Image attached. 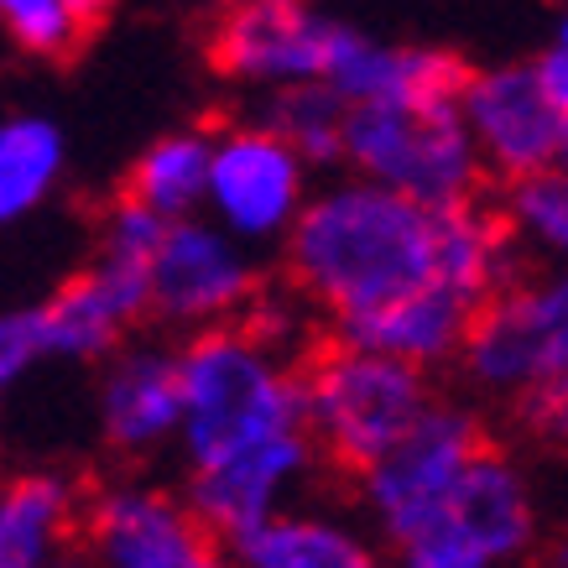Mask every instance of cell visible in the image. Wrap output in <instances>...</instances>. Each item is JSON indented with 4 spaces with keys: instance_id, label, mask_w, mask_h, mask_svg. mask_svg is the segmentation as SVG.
I'll return each mask as SVG.
<instances>
[{
    "instance_id": "cell-1",
    "label": "cell",
    "mask_w": 568,
    "mask_h": 568,
    "mask_svg": "<svg viewBox=\"0 0 568 568\" xmlns=\"http://www.w3.org/2000/svg\"><path fill=\"white\" fill-rule=\"evenodd\" d=\"M282 245L293 287L334 328L361 324L433 287L480 308L521 276L517 241L490 209L475 199L428 209L371 178H345L308 193Z\"/></svg>"
},
{
    "instance_id": "cell-2",
    "label": "cell",
    "mask_w": 568,
    "mask_h": 568,
    "mask_svg": "<svg viewBox=\"0 0 568 568\" xmlns=\"http://www.w3.org/2000/svg\"><path fill=\"white\" fill-rule=\"evenodd\" d=\"M297 428L308 423L293 349L235 318L193 328V339L178 349V448L189 469Z\"/></svg>"
},
{
    "instance_id": "cell-3",
    "label": "cell",
    "mask_w": 568,
    "mask_h": 568,
    "mask_svg": "<svg viewBox=\"0 0 568 568\" xmlns=\"http://www.w3.org/2000/svg\"><path fill=\"white\" fill-rule=\"evenodd\" d=\"M297 376H303V423L313 448L349 475L371 465L381 448H392L433 407V381L423 365L349 339L318 349L308 365H297Z\"/></svg>"
},
{
    "instance_id": "cell-4",
    "label": "cell",
    "mask_w": 568,
    "mask_h": 568,
    "mask_svg": "<svg viewBox=\"0 0 568 568\" xmlns=\"http://www.w3.org/2000/svg\"><path fill=\"white\" fill-rule=\"evenodd\" d=\"M355 178H371L381 189L407 193L428 209L465 204L480 189V156L459 121V100L444 104H349L345 146Z\"/></svg>"
},
{
    "instance_id": "cell-5",
    "label": "cell",
    "mask_w": 568,
    "mask_h": 568,
    "mask_svg": "<svg viewBox=\"0 0 568 568\" xmlns=\"http://www.w3.org/2000/svg\"><path fill=\"white\" fill-rule=\"evenodd\" d=\"M465 381L500 402H532L568 371V272H542L485 297L454 355Z\"/></svg>"
},
{
    "instance_id": "cell-6",
    "label": "cell",
    "mask_w": 568,
    "mask_h": 568,
    "mask_svg": "<svg viewBox=\"0 0 568 568\" xmlns=\"http://www.w3.org/2000/svg\"><path fill=\"white\" fill-rule=\"evenodd\" d=\"M480 448L485 428L475 423V413L433 396V407L392 448H381L371 465L355 469V490H361V506L381 542L396 548L423 532L444 511V500L454 496L465 465Z\"/></svg>"
},
{
    "instance_id": "cell-7",
    "label": "cell",
    "mask_w": 568,
    "mask_h": 568,
    "mask_svg": "<svg viewBox=\"0 0 568 568\" xmlns=\"http://www.w3.org/2000/svg\"><path fill=\"white\" fill-rule=\"evenodd\" d=\"M256 293L261 276L245 241L199 214H178L162 224L146 256V313L193 334V328L241 318Z\"/></svg>"
},
{
    "instance_id": "cell-8",
    "label": "cell",
    "mask_w": 568,
    "mask_h": 568,
    "mask_svg": "<svg viewBox=\"0 0 568 568\" xmlns=\"http://www.w3.org/2000/svg\"><path fill=\"white\" fill-rule=\"evenodd\" d=\"M308 193V162L272 125H230L209 141V220L230 230L235 241H245L251 251L287 241Z\"/></svg>"
},
{
    "instance_id": "cell-9",
    "label": "cell",
    "mask_w": 568,
    "mask_h": 568,
    "mask_svg": "<svg viewBox=\"0 0 568 568\" xmlns=\"http://www.w3.org/2000/svg\"><path fill=\"white\" fill-rule=\"evenodd\" d=\"M459 121L475 141L480 168L506 178V183L552 168L568 131V121L558 115V104L548 100V89L537 79V63H500V69L465 73Z\"/></svg>"
},
{
    "instance_id": "cell-10",
    "label": "cell",
    "mask_w": 568,
    "mask_h": 568,
    "mask_svg": "<svg viewBox=\"0 0 568 568\" xmlns=\"http://www.w3.org/2000/svg\"><path fill=\"white\" fill-rule=\"evenodd\" d=\"M94 568H235L224 537L193 517L189 500L156 485H110L89 506Z\"/></svg>"
},
{
    "instance_id": "cell-11",
    "label": "cell",
    "mask_w": 568,
    "mask_h": 568,
    "mask_svg": "<svg viewBox=\"0 0 568 568\" xmlns=\"http://www.w3.org/2000/svg\"><path fill=\"white\" fill-rule=\"evenodd\" d=\"M318 448H313L308 428L266 438V444L235 448L214 465L189 469V506L193 517L204 521L214 537H241L245 527L287 511V500H297V490L308 485Z\"/></svg>"
},
{
    "instance_id": "cell-12",
    "label": "cell",
    "mask_w": 568,
    "mask_h": 568,
    "mask_svg": "<svg viewBox=\"0 0 568 568\" xmlns=\"http://www.w3.org/2000/svg\"><path fill=\"white\" fill-rule=\"evenodd\" d=\"M345 21H324L297 6H235L230 21L214 32V63L241 84L287 89L324 84Z\"/></svg>"
},
{
    "instance_id": "cell-13",
    "label": "cell",
    "mask_w": 568,
    "mask_h": 568,
    "mask_svg": "<svg viewBox=\"0 0 568 568\" xmlns=\"http://www.w3.org/2000/svg\"><path fill=\"white\" fill-rule=\"evenodd\" d=\"M37 313H42V345L52 361H104L121 349L125 328L146 318V266L100 251Z\"/></svg>"
},
{
    "instance_id": "cell-14",
    "label": "cell",
    "mask_w": 568,
    "mask_h": 568,
    "mask_svg": "<svg viewBox=\"0 0 568 568\" xmlns=\"http://www.w3.org/2000/svg\"><path fill=\"white\" fill-rule=\"evenodd\" d=\"M438 527L469 537L475 548H485L500 568H517L527 552L537 548V527H542V511H537V490L532 475L500 454V448L485 444L475 459L465 465L454 496L444 500L438 511ZM428 521V527H433Z\"/></svg>"
},
{
    "instance_id": "cell-15",
    "label": "cell",
    "mask_w": 568,
    "mask_h": 568,
    "mask_svg": "<svg viewBox=\"0 0 568 568\" xmlns=\"http://www.w3.org/2000/svg\"><path fill=\"white\" fill-rule=\"evenodd\" d=\"M100 433L125 459H146L178 444V349L131 345L104 355Z\"/></svg>"
},
{
    "instance_id": "cell-16",
    "label": "cell",
    "mask_w": 568,
    "mask_h": 568,
    "mask_svg": "<svg viewBox=\"0 0 568 568\" xmlns=\"http://www.w3.org/2000/svg\"><path fill=\"white\" fill-rule=\"evenodd\" d=\"M465 63L444 48H392L345 27L324 84L345 104H444L459 100Z\"/></svg>"
},
{
    "instance_id": "cell-17",
    "label": "cell",
    "mask_w": 568,
    "mask_h": 568,
    "mask_svg": "<svg viewBox=\"0 0 568 568\" xmlns=\"http://www.w3.org/2000/svg\"><path fill=\"white\" fill-rule=\"evenodd\" d=\"M224 548L235 568H392L361 527L324 511H276Z\"/></svg>"
},
{
    "instance_id": "cell-18",
    "label": "cell",
    "mask_w": 568,
    "mask_h": 568,
    "mask_svg": "<svg viewBox=\"0 0 568 568\" xmlns=\"http://www.w3.org/2000/svg\"><path fill=\"white\" fill-rule=\"evenodd\" d=\"M79 496L63 475H21L0 490V568H42L63 552Z\"/></svg>"
},
{
    "instance_id": "cell-19",
    "label": "cell",
    "mask_w": 568,
    "mask_h": 568,
    "mask_svg": "<svg viewBox=\"0 0 568 568\" xmlns=\"http://www.w3.org/2000/svg\"><path fill=\"white\" fill-rule=\"evenodd\" d=\"M63 178V131L48 115L0 121V224H17L52 199Z\"/></svg>"
},
{
    "instance_id": "cell-20",
    "label": "cell",
    "mask_w": 568,
    "mask_h": 568,
    "mask_svg": "<svg viewBox=\"0 0 568 568\" xmlns=\"http://www.w3.org/2000/svg\"><path fill=\"white\" fill-rule=\"evenodd\" d=\"M209 141L204 131H168L156 136L131 168L125 199L156 209L162 220L178 214H199L204 209V183H209Z\"/></svg>"
},
{
    "instance_id": "cell-21",
    "label": "cell",
    "mask_w": 568,
    "mask_h": 568,
    "mask_svg": "<svg viewBox=\"0 0 568 568\" xmlns=\"http://www.w3.org/2000/svg\"><path fill=\"white\" fill-rule=\"evenodd\" d=\"M506 230L521 261H542L548 272H568V168H542L511 183Z\"/></svg>"
},
{
    "instance_id": "cell-22",
    "label": "cell",
    "mask_w": 568,
    "mask_h": 568,
    "mask_svg": "<svg viewBox=\"0 0 568 568\" xmlns=\"http://www.w3.org/2000/svg\"><path fill=\"white\" fill-rule=\"evenodd\" d=\"M345 110L349 104L328 84H287L272 89L261 125H272L308 168H328L339 162V146H345Z\"/></svg>"
},
{
    "instance_id": "cell-23",
    "label": "cell",
    "mask_w": 568,
    "mask_h": 568,
    "mask_svg": "<svg viewBox=\"0 0 568 568\" xmlns=\"http://www.w3.org/2000/svg\"><path fill=\"white\" fill-rule=\"evenodd\" d=\"M0 27L37 58H63L84 37V21L69 11V0H0Z\"/></svg>"
},
{
    "instance_id": "cell-24",
    "label": "cell",
    "mask_w": 568,
    "mask_h": 568,
    "mask_svg": "<svg viewBox=\"0 0 568 568\" xmlns=\"http://www.w3.org/2000/svg\"><path fill=\"white\" fill-rule=\"evenodd\" d=\"M37 361H48L42 313L37 308H0V402L32 376Z\"/></svg>"
},
{
    "instance_id": "cell-25",
    "label": "cell",
    "mask_w": 568,
    "mask_h": 568,
    "mask_svg": "<svg viewBox=\"0 0 568 568\" xmlns=\"http://www.w3.org/2000/svg\"><path fill=\"white\" fill-rule=\"evenodd\" d=\"M392 568H500L485 548H475L469 537L448 532V527H423L417 537L396 542L392 548Z\"/></svg>"
},
{
    "instance_id": "cell-26",
    "label": "cell",
    "mask_w": 568,
    "mask_h": 568,
    "mask_svg": "<svg viewBox=\"0 0 568 568\" xmlns=\"http://www.w3.org/2000/svg\"><path fill=\"white\" fill-rule=\"evenodd\" d=\"M527 413H532V423H537V433H548L552 444L568 454V371L552 386H542V392L532 396V402H521Z\"/></svg>"
},
{
    "instance_id": "cell-27",
    "label": "cell",
    "mask_w": 568,
    "mask_h": 568,
    "mask_svg": "<svg viewBox=\"0 0 568 568\" xmlns=\"http://www.w3.org/2000/svg\"><path fill=\"white\" fill-rule=\"evenodd\" d=\"M537 79H542V89H548V100L558 104V115L568 121V52L552 48L537 58Z\"/></svg>"
},
{
    "instance_id": "cell-28",
    "label": "cell",
    "mask_w": 568,
    "mask_h": 568,
    "mask_svg": "<svg viewBox=\"0 0 568 568\" xmlns=\"http://www.w3.org/2000/svg\"><path fill=\"white\" fill-rule=\"evenodd\" d=\"M110 6H115V0H69V11L84 21V27H94V21H100Z\"/></svg>"
},
{
    "instance_id": "cell-29",
    "label": "cell",
    "mask_w": 568,
    "mask_h": 568,
    "mask_svg": "<svg viewBox=\"0 0 568 568\" xmlns=\"http://www.w3.org/2000/svg\"><path fill=\"white\" fill-rule=\"evenodd\" d=\"M42 568H94L89 558H69V552H58V558H48Z\"/></svg>"
},
{
    "instance_id": "cell-30",
    "label": "cell",
    "mask_w": 568,
    "mask_h": 568,
    "mask_svg": "<svg viewBox=\"0 0 568 568\" xmlns=\"http://www.w3.org/2000/svg\"><path fill=\"white\" fill-rule=\"evenodd\" d=\"M552 48H564V52H568V11L558 17V37H552Z\"/></svg>"
},
{
    "instance_id": "cell-31",
    "label": "cell",
    "mask_w": 568,
    "mask_h": 568,
    "mask_svg": "<svg viewBox=\"0 0 568 568\" xmlns=\"http://www.w3.org/2000/svg\"><path fill=\"white\" fill-rule=\"evenodd\" d=\"M552 568H568V548H558V552H552Z\"/></svg>"
},
{
    "instance_id": "cell-32",
    "label": "cell",
    "mask_w": 568,
    "mask_h": 568,
    "mask_svg": "<svg viewBox=\"0 0 568 568\" xmlns=\"http://www.w3.org/2000/svg\"><path fill=\"white\" fill-rule=\"evenodd\" d=\"M251 6H297V0H251Z\"/></svg>"
},
{
    "instance_id": "cell-33",
    "label": "cell",
    "mask_w": 568,
    "mask_h": 568,
    "mask_svg": "<svg viewBox=\"0 0 568 568\" xmlns=\"http://www.w3.org/2000/svg\"><path fill=\"white\" fill-rule=\"evenodd\" d=\"M558 168H568V131H564V152H558Z\"/></svg>"
},
{
    "instance_id": "cell-34",
    "label": "cell",
    "mask_w": 568,
    "mask_h": 568,
    "mask_svg": "<svg viewBox=\"0 0 568 568\" xmlns=\"http://www.w3.org/2000/svg\"><path fill=\"white\" fill-rule=\"evenodd\" d=\"M230 6H251V0H230Z\"/></svg>"
}]
</instances>
